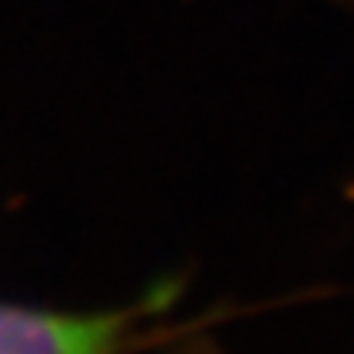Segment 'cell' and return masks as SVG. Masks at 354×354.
I'll return each mask as SVG.
<instances>
[{
  "mask_svg": "<svg viewBox=\"0 0 354 354\" xmlns=\"http://www.w3.org/2000/svg\"><path fill=\"white\" fill-rule=\"evenodd\" d=\"M148 304L59 313L0 301V354H124Z\"/></svg>",
  "mask_w": 354,
  "mask_h": 354,
  "instance_id": "6da1fadb",
  "label": "cell"
}]
</instances>
